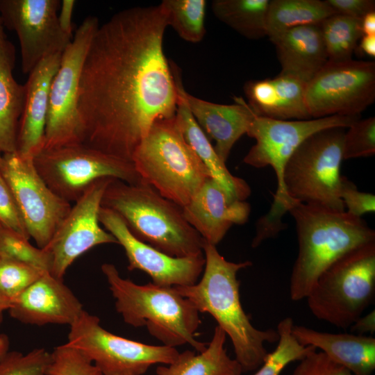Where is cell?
<instances>
[{
  "label": "cell",
  "instance_id": "cell-46",
  "mask_svg": "<svg viewBox=\"0 0 375 375\" xmlns=\"http://www.w3.org/2000/svg\"><path fill=\"white\" fill-rule=\"evenodd\" d=\"M10 340L7 335L0 333V360L9 351Z\"/></svg>",
  "mask_w": 375,
  "mask_h": 375
},
{
  "label": "cell",
  "instance_id": "cell-48",
  "mask_svg": "<svg viewBox=\"0 0 375 375\" xmlns=\"http://www.w3.org/2000/svg\"><path fill=\"white\" fill-rule=\"evenodd\" d=\"M0 38L7 39L6 34L4 32L3 24L2 22L1 16H0Z\"/></svg>",
  "mask_w": 375,
  "mask_h": 375
},
{
  "label": "cell",
  "instance_id": "cell-38",
  "mask_svg": "<svg viewBox=\"0 0 375 375\" xmlns=\"http://www.w3.org/2000/svg\"><path fill=\"white\" fill-rule=\"evenodd\" d=\"M0 225L28 240L30 238L14 195L1 173Z\"/></svg>",
  "mask_w": 375,
  "mask_h": 375
},
{
  "label": "cell",
  "instance_id": "cell-45",
  "mask_svg": "<svg viewBox=\"0 0 375 375\" xmlns=\"http://www.w3.org/2000/svg\"><path fill=\"white\" fill-rule=\"evenodd\" d=\"M360 49L367 56L375 57V35H362L360 38Z\"/></svg>",
  "mask_w": 375,
  "mask_h": 375
},
{
  "label": "cell",
  "instance_id": "cell-42",
  "mask_svg": "<svg viewBox=\"0 0 375 375\" xmlns=\"http://www.w3.org/2000/svg\"><path fill=\"white\" fill-rule=\"evenodd\" d=\"M76 1L74 0H62L60 3L58 24L62 31L69 36L72 35V13Z\"/></svg>",
  "mask_w": 375,
  "mask_h": 375
},
{
  "label": "cell",
  "instance_id": "cell-1",
  "mask_svg": "<svg viewBox=\"0 0 375 375\" xmlns=\"http://www.w3.org/2000/svg\"><path fill=\"white\" fill-rule=\"evenodd\" d=\"M167 26L161 3L124 9L99 25L79 84L83 144L131 161L153 124L175 116L177 90L163 51Z\"/></svg>",
  "mask_w": 375,
  "mask_h": 375
},
{
  "label": "cell",
  "instance_id": "cell-22",
  "mask_svg": "<svg viewBox=\"0 0 375 375\" xmlns=\"http://www.w3.org/2000/svg\"><path fill=\"white\" fill-rule=\"evenodd\" d=\"M306 83L290 76L251 80L244 86L248 106L260 117L279 120L312 119L306 102Z\"/></svg>",
  "mask_w": 375,
  "mask_h": 375
},
{
  "label": "cell",
  "instance_id": "cell-11",
  "mask_svg": "<svg viewBox=\"0 0 375 375\" xmlns=\"http://www.w3.org/2000/svg\"><path fill=\"white\" fill-rule=\"evenodd\" d=\"M99 26L97 17L88 16L62 53L50 88L44 149L83 143L84 126L78 110L79 84L85 57Z\"/></svg>",
  "mask_w": 375,
  "mask_h": 375
},
{
  "label": "cell",
  "instance_id": "cell-36",
  "mask_svg": "<svg viewBox=\"0 0 375 375\" xmlns=\"http://www.w3.org/2000/svg\"><path fill=\"white\" fill-rule=\"evenodd\" d=\"M47 375H102L81 351L65 343L51 353Z\"/></svg>",
  "mask_w": 375,
  "mask_h": 375
},
{
  "label": "cell",
  "instance_id": "cell-12",
  "mask_svg": "<svg viewBox=\"0 0 375 375\" xmlns=\"http://www.w3.org/2000/svg\"><path fill=\"white\" fill-rule=\"evenodd\" d=\"M66 343L85 354L102 375H142L153 365L173 362L179 353L174 347L113 334L101 326L97 316L85 310L69 326Z\"/></svg>",
  "mask_w": 375,
  "mask_h": 375
},
{
  "label": "cell",
  "instance_id": "cell-19",
  "mask_svg": "<svg viewBox=\"0 0 375 375\" xmlns=\"http://www.w3.org/2000/svg\"><path fill=\"white\" fill-rule=\"evenodd\" d=\"M182 208L187 222L204 241L215 246L233 225L246 223L251 212L249 203L233 199L212 178Z\"/></svg>",
  "mask_w": 375,
  "mask_h": 375
},
{
  "label": "cell",
  "instance_id": "cell-2",
  "mask_svg": "<svg viewBox=\"0 0 375 375\" xmlns=\"http://www.w3.org/2000/svg\"><path fill=\"white\" fill-rule=\"evenodd\" d=\"M203 274L196 283L174 287L190 300L199 312L210 314L231 339L235 360L243 372L258 369L268 352L265 344L277 342L276 330H260L251 322L240 301L238 272L251 266L247 260L233 262L226 260L216 246L204 241Z\"/></svg>",
  "mask_w": 375,
  "mask_h": 375
},
{
  "label": "cell",
  "instance_id": "cell-26",
  "mask_svg": "<svg viewBox=\"0 0 375 375\" xmlns=\"http://www.w3.org/2000/svg\"><path fill=\"white\" fill-rule=\"evenodd\" d=\"M15 47L7 39L0 38V151H16L19 123L26 97L25 84L13 76Z\"/></svg>",
  "mask_w": 375,
  "mask_h": 375
},
{
  "label": "cell",
  "instance_id": "cell-13",
  "mask_svg": "<svg viewBox=\"0 0 375 375\" xmlns=\"http://www.w3.org/2000/svg\"><path fill=\"white\" fill-rule=\"evenodd\" d=\"M305 98L312 119L360 115L375 100V62H328L306 83Z\"/></svg>",
  "mask_w": 375,
  "mask_h": 375
},
{
  "label": "cell",
  "instance_id": "cell-35",
  "mask_svg": "<svg viewBox=\"0 0 375 375\" xmlns=\"http://www.w3.org/2000/svg\"><path fill=\"white\" fill-rule=\"evenodd\" d=\"M51 352L35 348L26 353L8 351L0 360V375H47Z\"/></svg>",
  "mask_w": 375,
  "mask_h": 375
},
{
  "label": "cell",
  "instance_id": "cell-5",
  "mask_svg": "<svg viewBox=\"0 0 375 375\" xmlns=\"http://www.w3.org/2000/svg\"><path fill=\"white\" fill-rule=\"evenodd\" d=\"M105 276L115 306L124 322L133 327H145L162 345L174 347L189 344L198 352L206 343L196 339L201 324L199 312L174 287H163L150 282L136 284L122 278L115 265L103 263Z\"/></svg>",
  "mask_w": 375,
  "mask_h": 375
},
{
  "label": "cell",
  "instance_id": "cell-4",
  "mask_svg": "<svg viewBox=\"0 0 375 375\" xmlns=\"http://www.w3.org/2000/svg\"><path fill=\"white\" fill-rule=\"evenodd\" d=\"M101 206L118 214L138 240L172 257L203 255V239L185 219L181 206L142 180L112 178Z\"/></svg>",
  "mask_w": 375,
  "mask_h": 375
},
{
  "label": "cell",
  "instance_id": "cell-16",
  "mask_svg": "<svg viewBox=\"0 0 375 375\" xmlns=\"http://www.w3.org/2000/svg\"><path fill=\"white\" fill-rule=\"evenodd\" d=\"M112 178H100L87 189L44 248L51 256L50 273L55 277L63 279L71 265L93 247L117 244L115 237L101 226L99 219L103 193Z\"/></svg>",
  "mask_w": 375,
  "mask_h": 375
},
{
  "label": "cell",
  "instance_id": "cell-7",
  "mask_svg": "<svg viewBox=\"0 0 375 375\" xmlns=\"http://www.w3.org/2000/svg\"><path fill=\"white\" fill-rule=\"evenodd\" d=\"M375 297V241L348 251L319 277L306 298L311 313L347 329Z\"/></svg>",
  "mask_w": 375,
  "mask_h": 375
},
{
  "label": "cell",
  "instance_id": "cell-14",
  "mask_svg": "<svg viewBox=\"0 0 375 375\" xmlns=\"http://www.w3.org/2000/svg\"><path fill=\"white\" fill-rule=\"evenodd\" d=\"M0 173L10 187L30 238L45 248L72 208L40 176L33 158L16 152L3 153Z\"/></svg>",
  "mask_w": 375,
  "mask_h": 375
},
{
  "label": "cell",
  "instance_id": "cell-30",
  "mask_svg": "<svg viewBox=\"0 0 375 375\" xmlns=\"http://www.w3.org/2000/svg\"><path fill=\"white\" fill-rule=\"evenodd\" d=\"M360 22V19L334 14L319 24L328 62L352 60L357 43L363 35Z\"/></svg>",
  "mask_w": 375,
  "mask_h": 375
},
{
  "label": "cell",
  "instance_id": "cell-18",
  "mask_svg": "<svg viewBox=\"0 0 375 375\" xmlns=\"http://www.w3.org/2000/svg\"><path fill=\"white\" fill-rule=\"evenodd\" d=\"M84 310L73 292L50 272L37 281L11 302L8 311L16 320L26 324L72 325Z\"/></svg>",
  "mask_w": 375,
  "mask_h": 375
},
{
  "label": "cell",
  "instance_id": "cell-21",
  "mask_svg": "<svg viewBox=\"0 0 375 375\" xmlns=\"http://www.w3.org/2000/svg\"><path fill=\"white\" fill-rule=\"evenodd\" d=\"M183 94L195 122L215 141L217 154L226 162L235 142L247 134L254 113L241 97H234L235 103L226 105L196 97L185 88Z\"/></svg>",
  "mask_w": 375,
  "mask_h": 375
},
{
  "label": "cell",
  "instance_id": "cell-34",
  "mask_svg": "<svg viewBox=\"0 0 375 375\" xmlns=\"http://www.w3.org/2000/svg\"><path fill=\"white\" fill-rule=\"evenodd\" d=\"M45 272L28 264L0 260V294L11 303Z\"/></svg>",
  "mask_w": 375,
  "mask_h": 375
},
{
  "label": "cell",
  "instance_id": "cell-17",
  "mask_svg": "<svg viewBox=\"0 0 375 375\" xmlns=\"http://www.w3.org/2000/svg\"><path fill=\"white\" fill-rule=\"evenodd\" d=\"M99 222L120 244L128 259V269L147 274L152 283L163 287L188 286L196 283L205 265L204 256L172 257L136 238L122 217L101 207Z\"/></svg>",
  "mask_w": 375,
  "mask_h": 375
},
{
  "label": "cell",
  "instance_id": "cell-41",
  "mask_svg": "<svg viewBox=\"0 0 375 375\" xmlns=\"http://www.w3.org/2000/svg\"><path fill=\"white\" fill-rule=\"evenodd\" d=\"M335 14L361 20L367 14L375 12L374 0H325Z\"/></svg>",
  "mask_w": 375,
  "mask_h": 375
},
{
  "label": "cell",
  "instance_id": "cell-44",
  "mask_svg": "<svg viewBox=\"0 0 375 375\" xmlns=\"http://www.w3.org/2000/svg\"><path fill=\"white\" fill-rule=\"evenodd\" d=\"M361 31L363 35H375V12L367 14L361 19Z\"/></svg>",
  "mask_w": 375,
  "mask_h": 375
},
{
  "label": "cell",
  "instance_id": "cell-6",
  "mask_svg": "<svg viewBox=\"0 0 375 375\" xmlns=\"http://www.w3.org/2000/svg\"><path fill=\"white\" fill-rule=\"evenodd\" d=\"M131 161L142 181L181 207L211 178L185 140L176 116L153 124Z\"/></svg>",
  "mask_w": 375,
  "mask_h": 375
},
{
  "label": "cell",
  "instance_id": "cell-25",
  "mask_svg": "<svg viewBox=\"0 0 375 375\" xmlns=\"http://www.w3.org/2000/svg\"><path fill=\"white\" fill-rule=\"evenodd\" d=\"M172 65L178 94L175 116L185 140L204 164L211 178L217 182L233 199L244 201L251 194L249 185L242 178L231 174L226 162L217 154L210 140L195 122L183 94L184 87L181 72L174 63Z\"/></svg>",
  "mask_w": 375,
  "mask_h": 375
},
{
  "label": "cell",
  "instance_id": "cell-49",
  "mask_svg": "<svg viewBox=\"0 0 375 375\" xmlns=\"http://www.w3.org/2000/svg\"><path fill=\"white\" fill-rule=\"evenodd\" d=\"M2 155H3V153L0 151V165H1V160H2Z\"/></svg>",
  "mask_w": 375,
  "mask_h": 375
},
{
  "label": "cell",
  "instance_id": "cell-39",
  "mask_svg": "<svg viewBox=\"0 0 375 375\" xmlns=\"http://www.w3.org/2000/svg\"><path fill=\"white\" fill-rule=\"evenodd\" d=\"M340 197L347 213L361 218L365 213L375 211V197L372 193L360 192L346 176H341Z\"/></svg>",
  "mask_w": 375,
  "mask_h": 375
},
{
  "label": "cell",
  "instance_id": "cell-47",
  "mask_svg": "<svg viewBox=\"0 0 375 375\" xmlns=\"http://www.w3.org/2000/svg\"><path fill=\"white\" fill-rule=\"evenodd\" d=\"M11 303L0 294V326L3 322V313L8 311Z\"/></svg>",
  "mask_w": 375,
  "mask_h": 375
},
{
  "label": "cell",
  "instance_id": "cell-27",
  "mask_svg": "<svg viewBox=\"0 0 375 375\" xmlns=\"http://www.w3.org/2000/svg\"><path fill=\"white\" fill-rule=\"evenodd\" d=\"M226 339L224 331L215 326L212 338L203 351L179 353L173 362L159 365L156 375H241V365L226 353Z\"/></svg>",
  "mask_w": 375,
  "mask_h": 375
},
{
  "label": "cell",
  "instance_id": "cell-20",
  "mask_svg": "<svg viewBox=\"0 0 375 375\" xmlns=\"http://www.w3.org/2000/svg\"><path fill=\"white\" fill-rule=\"evenodd\" d=\"M61 56L56 53L44 58L28 74L15 151L22 157L33 158L44 149L50 88Z\"/></svg>",
  "mask_w": 375,
  "mask_h": 375
},
{
  "label": "cell",
  "instance_id": "cell-9",
  "mask_svg": "<svg viewBox=\"0 0 375 375\" xmlns=\"http://www.w3.org/2000/svg\"><path fill=\"white\" fill-rule=\"evenodd\" d=\"M344 128H326L308 137L288 160L283 183L289 197L300 203L345 211L340 197Z\"/></svg>",
  "mask_w": 375,
  "mask_h": 375
},
{
  "label": "cell",
  "instance_id": "cell-43",
  "mask_svg": "<svg viewBox=\"0 0 375 375\" xmlns=\"http://www.w3.org/2000/svg\"><path fill=\"white\" fill-rule=\"evenodd\" d=\"M351 332L357 335L374 334L375 332V310L360 316L350 327Z\"/></svg>",
  "mask_w": 375,
  "mask_h": 375
},
{
  "label": "cell",
  "instance_id": "cell-29",
  "mask_svg": "<svg viewBox=\"0 0 375 375\" xmlns=\"http://www.w3.org/2000/svg\"><path fill=\"white\" fill-rule=\"evenodd\" d=\"M269 0H214V15L241 35L251 40L267 36Z\"/></svg>",
  "mask_w": 375,
  "mask_h": 375
},
{
  "label": "cell",
  "instance_id": "cell-33",
  "mask_svg": "<svg viewBox=\"0 0 375 375\" xmlns=\"http://www.w3.org/2000/svg\"><path fill=\"white\" fill-rule=\"evenodd\" d=\"M0 260L33 265L51 272V256L44 249L32 245L28 239L0 225Z\"/></svg>",
  "mask_w": 375,
  "mask_h": 375
},
{
  "label": "cell",
  "instance_id": "cell-23",
  "mask_svg": "<svg viewBox=\"0 0 375 375\" xmlns=\"http://www.w3.org/2000/svg\"><path fill=\"white\" fill-rule=\"evenodd\" d=\"M292 333L300 344L320 349L353 375H372L375 369V338L372 336L322 332L295 324Z\"/></svg>",
  "mask_w": 375,
  "mask_h": 375
},
{
  "label": "cell",
  "instance_id": "cell-28",
  "mask_svg": "<svg viewBox=\"0 0 375 375\" xmlns=\"http://www.w3.org/2000/svg\"><path fill=\"white\" fill-rule=\"evenodd\" d=\"M334 14L325 1L271 0L267 12V36L272 41L291 28L320 24Z\"/></svg>",
  "mask_w": 375,
  "mask_h": 375
},
{
  "label": "cell",
  "instance_id": "cell-40",
  "mask_svg": "<svg viewBox=\"0 0 375 375\" xmlns=\"http://www.w3.org/2000/svg\"><path fill=\"white\" fill-rule=\"evenodd\" d=\"M292 375H353L344 367L335 363L325 353L317 350L299 361Z\"/></svg>",
  "mask_w": 375,
  "mask_h": 375
},
{
  "label": "cell",
  "instance_id": "cell-8",
  "mask_svg": "<svg viewBox=\"0 0 375 375\" xmlns=\"http://www.w3.org/2000/svg\"><path fill=\"white\" fill-rule=\"evenodd\" d=\"M360 115H333L304 120H279L254 114L247 135L255 139L243 161L261 168L271 166L276 176L277 188L264 222L271 226L283 224L281 218L297 201L288 195L283 183L285 165L297 148L310 135L329 128H349Z\"/></svg>",
  "mask_w": 375,
  "mask_h": 375
},
{
  "label": "cell",
  "instance_id": "cell-15",
  "mask_svg": "<svg viewBox=\"0 0 375 375\" xmlns=\"http://www.w3.org/2000/svg\"><path fill=\"white\" fill-rule=\"evenodd\" d=\"M58 0H0L3 26L15 31L21 51L22 71L29 74L44 58L62 53L73 37L58 20Z\"/></svg>",
  "mask_w": 375,
  "mask_h": 375
},
{
  "label": "cell",
  "instance_id": "cell-24",
  "mask_svg": "<svg viewBox=\"0 0 375 375\" xmlns=\"http://www.w3.org/2000/svg\"><path fill=\"white\" fill-rule=\"evenodd\" d=\"M271 42L281 67L280 74L306 83L328 62L319 24L291 28Z\"/></svg>",
  "mask_w": 375,
  "mask_h": 375
},
{
  "label": "cell",
  "instance_id": "cell-10",
  "mask_svg": "<svg viewBox=\"0 0 375 375\" xmlns=\"http://www.w3.org/2000/svg\"><path fill=\"white\" fill-rule=\"evenodd\" d=\"M47 186L68 202H76L96 181L114 178L127 183L141 181L131 161L105 153L83 143L44 149L33 157Z\"/></svg>",
  "mask_w": 375,
  "mask_h": 375
},
{
  "label": "cell",
  "instance_id": "cell-31",
  "mask_svg": "<svg viewBox=\"0 0 375 375\" xmlns=\"http://www.w3.org/2000/svg\"><path fill=\"white\" fill-rule=\"evenodd\" d=\"M167 14V26L183 40L198 43L206 34L205 0H164L161 2Z\"/></svg>",
  "mask_w": 375,
  "mask_h": 375
},
{
  "label": "cell",
  "instance_id": "cell-32",
  "mask_svg": "<svg viewBox=\"0 0 375 375\" xmlns=\"http://www.w3.org/2000/svg\"><path fill=\"white\" fill-rule=\"evenodd\" d=\"M294 325L291 317L282 319L277 326L278 344L275 349L268 353L259 369L253 375H280L290 363L300 361L307 355L317 350L312 346L300 344L292 333Z\"/></svg>",
  "mask_w": 375,
  "mask_h": 375
},
{
  "label": "cell",
  "instance_id": "cell-37",
  "mask_svg": "<svg viewBox=\"0 0 375 375\" xmlns=\"http://www.w3.org/2000/svg\"><path fill=\"white\" fill-rule=\"evenodd\" d=\"M375 153V118L359 119L345 132L343 160L371 156Z\"/></svg>",
  "mask_w": 375,
  "mask_h": 375
},
{
  "label": "cell",
  "instance_id": "cell-3",
  "mask_svg": "<svg viewBox=\"0 0 375 375\" xmlns=\"http://www.w3.org/2000/svg\"><path fill=\"white\" fill-rule=\"evenodd\" d=\"M295 223L298 254L290 279V297L306 299L319 277L348 251L375 241V231L345 211L297 202L289 210Z\"/></svg>",
  "mask_w": 375,
  "mask_h": 375
}]
</instances>
